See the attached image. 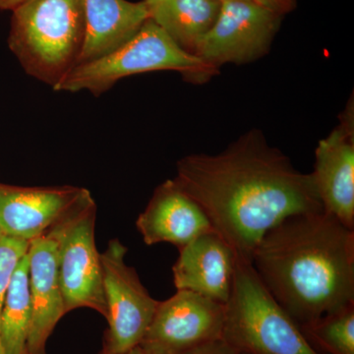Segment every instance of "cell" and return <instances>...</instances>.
I'll return each instance as SVG.
<instances>
[{"mask_svg":"<svg viewBox=\"0 0 354 354\" xmlns=\"http://www.w3.org/2000/svg\"><path fill=\"white\" fill-rule=\"evenodd\" d=\"M174 181L204 209L239 259L250 263L263 237L281 221L324 211L312 174L297 171L256 135L220 155L181 158Z\"/></svg>","mask_w":354,"mask_h":354,"instance_id":"1","label":"cell"},{"mask_svg":"<svg viewBox=\"0 0 354 354\" xmlns=\"http://www.w3.org/2000/svg\"><path fill=\"white\" fill-rule=\"evenodd\" d=\"M251 264L299 327L354 304V230L325 211L272 228Z\"/></svg>","mask_w":354,"mask_h":354,"instance_id":"2","label":"cell"},{"mask_svg":"<svg viewBox=\"0 0 354 354\" xmlns=\"http://www.w3.org/2000/svg\"><path fill=\"white\" fill-rule=\"evenodd\" d=\"M83 0H27L12 10L8 46L26 73L53 90L78 64Z\"/></svg>","mask_w":354,"mask_h":354,"instance_id":"3","label":"cell"},{"mask_svg":"<svg viewBox=\"0 0 354 354\" xmlns=\"http://www.w3.org/2000/svg\"><path fill=\"white\" fill-rule=\"evenodd\" d=\"M221 339L239 354H325L276 301L252 264L237 259Z\"/></svg>","mask_w":354,"mask_h":354,"instance_id":"4","label":"cell"},{"mask_svg":"<svg viewBox=\"0 0 354 354\" xmlns=\"http://www.w3.org/2000/svg\"><path fill=\"white\" fill-rule=\"evenodd\" d=\"M164 70L180 72L191 81H203L216 73V68L184 50L149 19L120 48L92 62L76 65L55 91H88L97 97L125 77Z\"/></svg>","mask_w":354,"mask_h":354,"instance_id":"5","label":"cell"},{"mask_svg":"<svg viewBox=\"0 0 354 354\" xmlns=\"http://www.w3.org/2000/svg\"><path fill=\"white\" fill-rule=\"evenodd\" d=\"M97 204L90 191L44 234L57 249L65 314L90 308L106 316L101 254L95 241Z\"/></svg>","mask_w":354,"mask_h":354,"instance_id":"6","label":"cell"},{"mask_svg":"<svg viewBox=\"0 0 354 354\" xmlns=\"http://www.w3.org/2000/svg\"><path fill=\"white\" fill-rule=\"evenodd\" d=\"M127 253V247L113 239L101 254L109 323L102 351L109 354L123 353L139 346L158 304L142 285L136 271L125 264Z\"/></svg>","mask_w":354,"mask_h":354,"instance_id":"7","label":"cell"},{"mask_svg":"<svg viewBox=\"0 0 354 354\" xmlns=\"http://www.w3.org/2000/svg\"><path fill=\"white\" fill-rule=\"evenodd\" d=\"M225 304L192 291L177 290L157 309L139 346L146 354H183L221 339Z\"/></svg>","mask_w":354,"mask_h":354,"instance_id":"8","label":"cell"},{"mask_svg":"<svg viewBox=\"0 0 354 354\" xmlns=\"http://www.w3.org/2000/svg\"><path fill=\"white\" fill-rule=\"evenodd\" d=\"M279 23V14L255 2H223L194 55L216 70L225 64L253 62L269 50Z\"/></svg>","mask_w":354,"mask_h":354,"instance_id":"9","label":"cell"},{"mask_svg":"<svg viewBox=\"0 0 354 354\" xmlns=\"http://www.w3.org/2000/svg\"><path fill=\"white\" fill-rule=\"evenodd\" d=\"M86 188L22 187L0 183V230L4 236L30 242L65 215Z\"/></svg>","mask_w":354,"mask_h":354,"instance_id":"10","label":"cell"},{"mask_svg":"<svg viewBox=\"0 0 354 354\" xmlns=\"http://www.w3.org/2000/svg\"><path fill=\"white\" fill-rule=\"evenodd\" d=\"M237 257L216 230L203 234L179 248L172 267L177 290H187L225 304L234 286Z\"/></svg>","mask_w":354,"mask_h":354,"instance_id":"11","label":"cell"},{"mask_svg":"<svg viewBox=\"0 0 354 354\" xmlns=\"http://www.w3.org/2000/svg\"><path fill=\"white\" fill-rule=\"evenodd\" d=\"M312 176L324 211L354 230V139L351 121H344L319 142Z\"/></svg>","mask_w":354,"mask_h":354,"instance_id":"12","label":"cell"},{"mask_svg":"<svg viewBox=\"0 0 354 354\" xmlns=\"http://www.w3.org/2000/svg\"><path fill=\"white\" fill-rule=\"evenodd\" d=\"M147 245L167 242L181 248L214 230L208 216L176 181L167 180L153 192L136 221Z\"/></svg>","mask_w":354,"mask_h":354,"instance_id":"13","label":"cell"},{"mask_svg":"<svg viewBox=\"0 0 354 354\" xmlns=\"http://www.w3.org/2000/svg\"><path fill=\"white\" fill-rule=\"evenodd\" d=\"M27 255L32 304L27 354H44L46 341L65 315L55 242L44 234L30 241Z\"/></svg>","mask_w":354,"mask_h":354,"instance_id":"14","label":"cell"},{"mask_svg":"<svg viewBox=\"0 0 354 354\" xmlns=\"http://www.w3.org/2000/svg\"><path fill=\"white\" fill-rule=\"evenodd\" d=\"M83 7L85 37L78 64L92 62L120 48L149 20L144 0H83Z\"/></svg>","mask_w":354,"mask_h":354,"instance_id":"15","label":"cell"},{"mask_svg":"<svg viewBox=\"0 0 354 354\" xmlns=\"http://www.w3.org/2000/svg\"><path fill=\"white\" fill-rule=\"evenodd\" d=\"M144 1L149 19L162 28L181 48L192 55L215 23L221 4L215 0Z\"/></svg>","mask_w":354,"mask_h":354,"instance_id":"16","label":"cell"},{"mask_svg":"<svg viewBox=\"0 0 354 354\" xmlns=\"http://www.w3.org/2000/svg\"><path fill=\"white\" fill-rule=\"evenodd\" d=\"M31 322L29 260L26 253L13 272L0 316V342L3 354H27Z\"/></svg>","mask_w":354,"mask_h":354,"instance_id":"17","label":"cell"},{"mask_svg":"<svg viewBox=\"0 0 354 354\" xmlns=\"http://www.w3.org/2000/svg\"><path fill=\"white\" fill-rule=\"evenodd\" d=\"M300 328L322 353L354 354V304Z\"/></svg>","mask_w":354,"mask_h":354,"instance_id":"18","label":"cell"},{"mask_svg":"<svg viewBox=\"0 0 354 354\" xmlns=\"http://www.w3.org/2000/svg\"><path fill=\"white\" fill-rule=\"evenodd\" d=\"M30 242L3 236L0 239V316L7 288L16 267L27 253ZM0 354H3L0 342Z\"/></svg>","mask_w":354,"mask_h":354,"instance_id":"19","label":"cell"},{"mask_svg":"<svg viewBox=\"0 0 354 354\" xmlns=\"http://www.w3.org/2000/svg\"><path fill=\"white\" fill-rule=\"evenodd\" d=\"M183 354H239L223 339L208 342Z\"/></svg>","mask_w":354,"mask_h":354,"instance_id":"20","label":"cell"},{"mask_svg":"<svg viewBox=\"0 0 354 354\" xmlns=\"http://www.w3.org/2000/svg\"><path fill=\"white\" fill-rule=\"evenodd\" d=\"M252 1L266 8L271 9L279 15L288 12L295 6V0H252Z\"/></svg>","mask_w":354,"mask_h":354,"instance_id":"21","label":"cell"},{"mask_svg":"<svg viewBox=\"0 0 354 354\" xmlns=\"http://www.w3.org/2000/svg\"><path fill=\"white\" fill-rule=\"evenodd\" d=\"M27 0H0V10L12 11Z\"/></svg>","mask_w":354,"mask_h":354,"instance_id":"22","label":"cell"},{"mask_svg":"<svg viewBox=\"0 0 354 354\" xmlns=\"http://www.w3.org/2000/svg\"><path fill=\"white\" fill-rule=\"evenodd\" d=\"M100 354H109L104 353V351H102ZM118 354H146L145 351H143L141 348H140L139 346H135V348H133L130 349V351H125V353H118Z\"/></svg>","mask_w":354,"mask_h":354,"instance_id":"23","label":"cell"},{"mask_svg":"<svg viewBox=\"0 0 354 354\" xmlns=\"http://www.w3.org/2000/svg\"><path fill=\"white\" fill-rule=\"evenodd\" d=\"M215 1L220 2V3H223V2L236 1V0H215ZM249 1H252V0H249Z\"/></svg>","mask_w":354,"mask_h":354,"instance_id":"24","label":"cell"},{"mask_svg":"<svg viewBox=\"0 0 354 354\" xmlns=\"http://www.w3.org/2000/svg\"><path fill=\"white\" fill-rule=\"evenodd\" d=\"M3 236H4V235H3V234H2L1 230H0V239H1L2 237H3Z\"/></svg>","mask_w":354,"mask_h":354,"instance_id":"25","label":"cell"}]
</instances>
